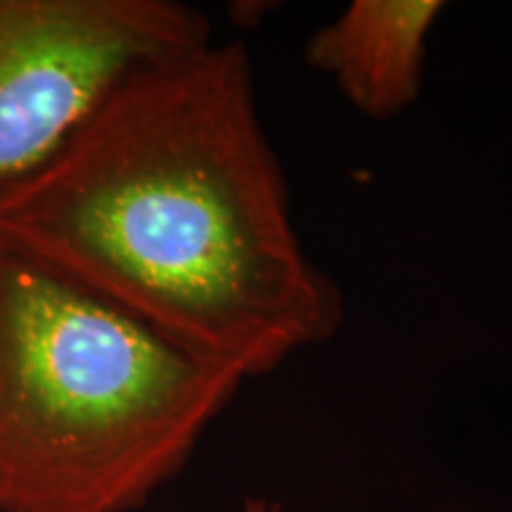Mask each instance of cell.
Instances as JSON below:
<instances>
[{"instance_id":"obj_3","label":"cell","mask_w":512,"mask_h":512,"mask_svg":"<svg viewBox=\"0 0 512 512\" xmlns=\"http://www.w3.org/2000/svg\"><path fill=\"white\" fill-rule=\"evenodd\" d=\"M209 43V19L176 0H0V188L133 67Z\"/></svg>"},{"instance_id":"obj_5","label":"cell","mask_w":512,"mask_h":512,"mask_svg":"<svg viewBox=\"0 0 512 512\" xmlns=\"http://www.w3.org/2000/svg\"><path fill=\"white\" fill-rule=\"evenodd\" d=\"M242 512H283V508L278 503L264 501V498H252V501L245 503Z\"/></svg>"},{"instance_id":"obj_1","label":"cell","mask_w":512,"mask_h":512,"mask_svg":"<svg viewBox=\"0 0 512 512\" xmlns=\"http://www.w3.org/2000/svg\"><path fill=\"white\" fill-rule=\"evenodd\" d=\"M0 247L245 377L335 335L261 124L242 43L133 67L29 174L0 188Z\"/></svg>"},{"instance_id":"obj_2","label":"cell","mask_w":512,"mask_h":512,"mask_svg":"<svg viewBox=\"0 0 512 512\" xmlns=\"http://www.w3.org/2000/svg\"><path fill=\"white\" fill-rule=\"evenodd\" d=\"M245 377L0 247V512H133Z\"/></svg>"},{"instance_id":"obj_4","label":"cell","mask_w":512,"mask_h":512,"mask_svg":"<svg viewBox=\"0 0 512 512\" xmlns=\"http://www.w3.org/2000/svg\"><path fill=\"white\" fill-rule=\"evenodd\" d=\"M439 0H354L306 43V62L328 74L358 112L399 117L418 100Z\"/></svg>"}]
</instances>
